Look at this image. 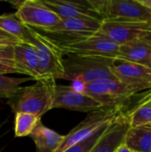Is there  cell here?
<instances>
[{
	"mask_svg": "<svg viewBox=\"0 0 151 152\" xmlns=\"http://www.w3.org/2000/svg\"><path fill=\"white\" fill-rule=\"evenodd\" d=\"M20 43L16 37L11 36L10 34L4 32L0 28V45H16Z\"/></svg>",
	"mask_w": 151,
	"mask_h": 152,
	"instance_id": "25",
	"label": "cell"
},
{
	"mask_svg": "<svg viewBox=\"0 0 151 152\" xmlns=\"http://www.w3.org/2000/svg\"><path fill=\"white\" fill-rule=\"evenodd\" d=\"M9 73H18V71L13 66L0 62V74L4 75Z\"/></svg>",
	"mask_w": 151,
	"mask_h": 152,
	"instance_id": "27",
	"label": "cell"
},
{
	"mask_svg": "<svg viewBox=\"0 0 151 152\" xmlns=\"http://www.w3.org/2000/svg\"><path fill=\"white\" fill-rule=\"evenodd\" d=\"M71 86L76 91L90 96L102 107L125 108L126 102L136 95L133 89L116 78L101 79L87 84L72 82Z\"/></svg>",
	"mask_w": 151,
	"mask_h": 152,
	"instance_id": "3",
	"label": "cell"
},
{
	"mask_svg": "<svg viewBox=\"0 0 151 152\" xmlns=\"http://www.w3.org/2000/svg\"><path fill=\"white\" fill-rule=\"evenodd\" d=\"M0 28L22 43L29 44L33 39V28L24 25L15 13L0 15Z\"/></svg>",
	"mask_w": 151,
	"mask_h": 152,
	"instance_id": "18",
	"label": "cell"
},
{
	"mask_svg": "<svg viewBox=\"0 0 151 152\" xmlns=\"http://www.w3.org/2000/svg\"><path fill=\"white\" fill-rule=\"evenodd\" d=\"M41 118L29 113H16L14 118V135L15 137L29 136Z\"/></svg>",
	"mask_w": 151,
	"mask_h": 152,
	"instance_id": "20",
	"label": "cell"
},
{
	"mask_svg": "<svg viewBox=\"0 0 151 152\" xmlns=\"http://www.w3.org/2000/svg\"><path fill=\"white\" fill-rule=\"evenodd\" d=\"M102 106L81 92L76 91L71 86L56 85L52 109H66L80 112H92Z\"/></svg>",
	"mask_w": 151,
	"mask_h": 152,
	"instance_id": "12",
	"label": "cell"
},
{
	"mask_svg": "<svg viewBox=\"0 0 151 152\" xmlns=\"http://www.w3.org/2000/svg\"><path fill=\"white\" fill-rule=\"evenodd\" d=\"M109 126V124L101 127L88 138L70 146L63 152H89L91 151V149L95 145V143L98 142V140L101 138V136L102 135V134L105 132V130L107 129Z\"/></svg>",
	"mask_w": 151,
	"mask_h": 152,
	"instance_id": "23",
	"label": "cell"
},
{
	"mask_svg": "<svg viewBox=\"0 0 151 152\" xmlns=\"http://www.w3.org/2000/svg\"><path fill=\"white\" fill-rule=\"evenodd\" d=\"M115 152H135L133 151L132 149H130L127 145H125L124 142L115 151Z\"/></svg>",
	"mask_w": 151,
	"mask_h": 152,
	"instance_id": "28",
	"label": "cell"
},
{
	"mask_svg": "<svg viewBox=\"0 0 151 152\" xmlns=\"http://www.w3.org/2000/svg\"><path fill=\"white\" fill-rule=\"evenodd\" d=\"M67 55V58H63L64 73L61 79L87 84L101 79L115 78L111 72L114 61L112 58Z\"/></svg>",
	"mask_w": 151,
	"mask_h": 152,
	"instance_id": "2",
	"label": "cell"
},
{
	"mask_svg": "<svg viewBox=\"0 0 151 152\" xmlns=\"http://www.w3.org/2000/svg\"><path fill=\"white\" fill-rule=\"evenodd\" d=\"M129 128L130 122L128 115L123 111L109 124L89 152H115L124 142Z\"/></svg>",
	"mask_w": 151,
	"mask_h": 152,
	"instance_id": "14",
	"label": "cell"
},
{
	"mask_svg": "<svg viewBox=\"0 0 151 152\" xmlns=\"http://www.w3.org/2000/svg\"><path fill=\"white\" fill-rule=\"evenodd\" d=\"M124 143L135 152H151V129L147 126L130 127Z\"/></svg>",
	"mask_w": 151,
	"mask_h": 152,
	"instance_id": "19",
	"label": "cell"
},
{
	"mask_svg": "<svg viewBox=\"0 0 151 152\" xmlns=\"http://www.w3.org/2000/svg\"><path fill=\"white\" fill-rule=\"evenodd\" d=\"M124 107H101L99 110L89 112L86 118L67 135L55 152H63L70 146L88 138L101 127L110 124L121 112Z\"/></svg>",
	"mask_w": 151,
	"mask_h": 152,
	"instance_id": "6",
	"label": "cell"
},
{
	"mask_svg": "<svg viewBox=\"0 0 151 152\" xmlns=\"http://www.w3.org/2000/svg\"><path fill=\"white\" fill-rule=\"evenodd\" d=\"M136 95H138L139 98L136 101V104L133 108L143 106V105H151V89L145 91V93L138 94Z\"/></svg>",
	"mask_w": 151,
	"mask_h": 152,
	"instance_id": "26",
	"label": "cell"
},
{
	"mask_svg": "<svg viewBox=\"0 0 151 152\" xmlns=\"http://www.w3.org/2000/svg\"><path fill=\"white\" fill-rule=\"evenodd\" d=\"M61 20L75 18H92L101 20L93 0L67 1V0H42Z\"/></svg>",
	"mask_w": 151,
	"mask_h": 152,
	"instance_id": "13",
	"label": "cell"
},
{
	"mask_svg": "<svg viewBox=\"0 0 151 152\" xmlns=\"http://www.w3.org/2000/svg\"><path fill=\"white\" fill-rule=\"evenodd\" d=\"M102 20L151 23V11L138 0H93Z\"/></svg>",
	"mask_w": 151,
	"mask_h": 152,
	"instance_id": "5",
	"label": "cell"
},
{
	"mask_svg": "<svg viewBox=\"0 0 151 152\" xmlns=\"http://www.w3.org/2000/svg\"><path fill=\"white\" fill-rule=\"evenodd\" d=\"M143 6L151 11V0H138Z\"/></svg>",
	"mask_w": 151,
	"mask_h": 152,
	"instance_id": "30",
	"label": "cell"
},
{
	"mask_svg": "<svg viewBox=\"0 0 151 152\" xmlns=\"http://www.w3.org/2000/svg\"><path fill=\"white\" fill-rule=\"evenodd\" d=\"M111 72L116 79L130 86L136 94L151 89V69L147 66L115 58Z\"/></svg>",
	"mask_w": 151,
	"mask_h": 152,
	"instance_id": "9",
	"label": "cell"
},
{
	"mask_svg": "<svg viewBox=\"0 0 151 152\" xmlns=\"http://www.w3.org/2000/svg\"><path fill=\"white\" fill-rule=\"evenodd\" d=\"M33 80L31 77H12L0 74V99H11L20 88V85Z\"/></svg>",
	"mask_w": 151,
	"mask_h": 152,
	"instance_id": "21",
	"label": "cell"
},
{
	"mask_svg": "<svg viewBox=\"0 0 151 152\" xmlns=\"http://www.w3.org/2000/svg\"><path fill=\"white\" fill-rule=\"evenodd\" d=\"M13 67L18 73L27 75L33 80L43 79L36 51L29 44L20 42L14 45Z\"/></svg>",
	"mask_w": 151,
	"mask_h": 152,
	"instance_id": "15",
	"label": "cell"
},
{
	"mask_svg": "<svg viewBox=\"0 0 151 152\" xmlns=\"http://www.w3.org/2000/svg\"><path fill=\"white\" fill-rule=\"evenodd\" d=\"M101 23V20L92 18L62 19L51 28L36 31L46 37L56 45L61 46L80 41L96 34L99 31Z\"/></svg>",
	"mask_w": 151,
	"mask_h": 152,
	"instance_id": "4",
	"label": "cell"
},
{
	"mask_svg": "<svg viewBox=\"0 0 151 152\" xmlns=\"http://www.w3.org/2000/svg\"><path fill=\"white\" fill-rule=\"evenodd\" d=\"M117 58L150 68L151 65V45L142 39L119 45Z\"/></svg>",
	"mask_w": 151,
	"mask_h": 152,
	"instance_id": "16",
	"label": "cell"
},
{
	"mask_svg": "<svg viewBox=\"0 0 151 152\" xmlns=\"http://www.w3.org/2000/svg\"><path fill=\"white\" fill-rule=\"evenodd\" d=\"M147 127H149V128H150V129H151V125H149V126H147Z\"/></svg>",
	"mask_w": 151,
	"mask_h": 152,
	"instance_id": "31",
	"label": "cell"
},
{
	"mask_svg": "<svg viewBox=\"0 0 151 152\" xmlns=\"http://www.w3.org/2000/svg\"><path fill=\"white\" fill-rule=\"evenodd\" d=\"M17 9L15 14L26 26L36 30L51 28L61 21V18L53 12L42 0H24L10 2Z\"/></svg>",
	"mask_w": 151,
	"mask_h": 152,
	"instance_id": "8",
	"label": "cell"
},
{
	"mask_svg": "<svg viewBox=\"0 0 151 152\" xmlns=\"http://www.w3.org/2000/svg\"><path fill=\"white\" fill-rule=\"evenodd\" d=\"M64 54L80 56L117 58L119 45L113 43L102 35L96 33L80 41L59 46Z\"/></svg>",
	"mask_w": 151,
	"mask_h": 152,
	"instance_id": "10",
	"label": "cell"
},
{
	"mask_svg": "<svg viewBox=\"0 0 151 152\" xmlns=\"http://www.w3.org/2000/svg\"><path fill=\"white\" fill-rule=\"evenodd\" d=\"M33 39L29 43L36 53L43 78L61 79L64 73V53L58 45L33 28Z\"/></svg>",
	"mask_w": 151,
	"mask_h": 152,
	"instance_id": "7",
	"label": "cell"
},
{
	"mask_svg": "<svg viewBox=\"0 0 151 152\" xmlns=\"http://www.w3.org/2000/svg\"><path fill=\"white\" fill-rule=\"evenodd\" d=\"M13 45H0V62L13 66Z\"/></svg>",
	"mask_w": 151,
	"mask_h": 152,
	"instance_id": "24",
	"label": "cell"
},
{
	"mask_svg": "<svg viewBox=\"0 0 151 152\" xmlns=\"http://www.w3.org/2000/svg\"><path fill=\"white\" fill-rule=\"evenodd\" d=\"M130 127H142L151 125V105H143L133 108L127 112Z\"/></svg>",
	"mask_w": 151,
	"mask_h": 152,
	"instance_id": "22",
	"label": "cell"
},
{
	"mask_svg": "<svg viewBox=\"0 0 151 152\" xmlns=\"http://www.w3.org/2000/svg\"><path fill=\"white\" fill-rule=\"evenodd\" d=\"M56 85L53 78H43L32 86H20L7 103L14 114L29 113L42 118L52 110Z\"/></svg>",
	"mask_w": 151,
	"mask_h": 152,
	"instance_id": "1",
	"label": "cell"
},
{
	"mask_svg": "<svg viewBox=\"0 0 151 152\" xmlns=\"http://www.w3.org/2000/svg\"><path fill=\"white\" fill-rule=\"evenodd\" d=\"M151 29V23H133L104 20L97 33L107 37L117 45L142 39Z\"/></svg>",
	"mask_w": 151,
	"mask_h": 152,
	"instance_id": "11",
	"label": "cell"
},
{
	"mask_svg": "<svg viewBox=\"0 0 151 152\" xmlns=\"http://www.w3.org/2000/svg\"><path fill=\"white\" fill-rule=\"evenodd\" d=\"M142 40H144L145 42L149 43V44L151 45V29L144 34V36L142 37Z\"/></svg>",
	"mask_w": 151,
	"mask_h": 152,
	"instance_id": "29",
	"label": "cell"
},
{
	"mask_svg": "<svg viewBox=\"0 0 151 152\" xmlns=\"http://www.w3.org/2000/svg\"><path fill=\"white\" fill-rule=\"evenodd\" d=\"M61 135L38 122L29 137L33 140L36 152H55L64 140Z\"/></svg>",
	"mask_w": 151,
	"mask_h": 152,
	"instance_id": "17",
	"label": "cell"
}]
</instances>
